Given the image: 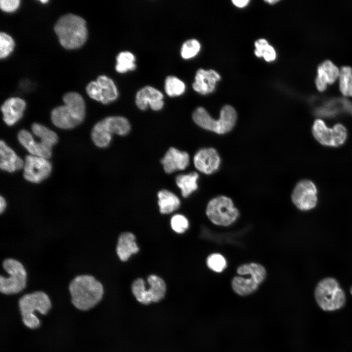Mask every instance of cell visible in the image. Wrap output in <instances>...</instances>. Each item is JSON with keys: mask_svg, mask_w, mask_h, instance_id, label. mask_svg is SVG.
Listing matches in <instances>:
<instances>
[{"mask_svg": "<svg viewBox=\"0 0 352 352\" xmlns=\"http://www.w3.org/2000/svg\"><path fill=\"white\" fill-rule=\"evenodd\" d=\"M68 289L73 306L87 311L93 308L102 300L104 288L102 284L92 275L76 276L70 283Z\"/></svg>", "mask_w": 352, "mask_h": 352, "instance_id": "obj_1", "label": "cell"}, {"mask_svg": "<svg viewBox=\"0 0 352 352\" xmlns=\"http://www.w3.org/2000/svg\"><path fill=\"white\" fill-rule=\"evenodd\" d=\"M65 105L54 109L51 118L53 124L63 129H70L79 125L86 114L85 101L81 95L75 92L65 94L63 98Z\"/></svg>", "mask_w": 352, "mask_h": 352, "instance_id": "obj_2", "label": "cell"}, {"mask_svg": "<svg viewBox=\"0 0 352 352\" xmlns=\"http://www.w3.org/2000/svg\"><path fill=\"white\" fill-rule=\"evenodd\" d=\"M54 30L61 45L68 49L80 47L87 37L85 21L72 14L61 17L56 22Z\"/></svg>", "mask_w": 352, "mask_h": 352, "instance_id": "obj_3", "label": "cell"}, {"mask_svg": "<svg viewBox=\"0 0 352 352\" xmlns=\"http://www.w3.org/2000/svg\"><path fill=\"white\" fill-rule=\"evenodd\" d=\"M236 271L240 276L234 277L231 284L233 290L240 296H247L254 293L266 276L265 267L257 263L241 264Z\"/></svg>", "mask_w": 352, "mask_h": 352, "instance_id": "obj_4", "label": "cell"}, {"mask_svg": "<svg viewBox=\"0 0 352 352\" xmlns=\"http://www.w3.org/2000/svg\"><path fill=\"white\" fill-rule=\"evenodd\" d=\"M18 306L24 326L30 329H36L39 328L41 322L35 314V312L46 315L51 308V303L47 294L36 291L23 295L19 300Z\"/></svg>", "mask_w": 352, "mask_h": 352, "instance_id": "obj_5", "label": "cell"}, {"mask_svg": "<svg viewBox=\"0 0 352 352\" xmlns=\"http://www.w3.org/2000/svg\"><path fill=\"white\" fill-rule=\"evenodd\" d=\"M192 118L195 123L201 128L218 134H224L234 127L237 114L233 107L225 105L220 111L219 118L215 119L204 108L200 107L194 110Z\"/></svg>", "mask_w": 352, "mask_h": 352, "instance_id": "obj_6", "label": "cell"}, {"mask_svg": "<svg viewBox=\"0 0 352 352\" xmlns=\"http://www.w3.org/2000/svg\"><path fill=\"white\" fill-rule=\"evenodd\" d=\"M315 298L324 310L332 311L342 308L345 303V295L337 281L332 278L322 280L315 289Z\"/></svg>", "mask_w": 352, "mask_h": 352, "instance_id": "obj_7", "label": "cell"}, {"mask_svg": "<svg viewBox=\"0 0 352 352\" xmlns=\"http://www.w3.org/2000/svg\"><path fill=\"white\" fill-rule=\"evenodd\" d=\"M206 215L215 225L227 227L236 221L240 213L231 198L225 196H220L208 202Z\"/></svg>", "mask_w": 352, "mask_h": 352, "instance_id": "obj_8", "label": "cell"}, {"mask_svg": "<svg viewBox=\"0 0 352 352\" xmlns=\"http://www.w3.org/2000/svg\"><path fill=\"white\" fill-rule=\"evenodd\" d=\"M8 277H0V291L5 295L18 293L26 286L27 273L22 264L17 260L8 258L2 262Z\"/></svg>", "mask_w": 352, "mask_h": 352, "instance_id": "obj_9", "label": "cell"}, {"mask_svg": "<svg viewBox=\"0 0 352 352\" xmlns=\"http://www.w3.org/2000/svg\"><path fill=\"white\" fill-rule=\"evenodd\" d=\"M312 133L319 143L329 146H340L344 143L347 138L346 129L342 124H337L333 128H329L321 119L314 121Z\"/></svg>", "mask_w": 352, "mask_h": 352, "instance_id": "obj_10", "label": "cell"}, {"mask_svg": "<svg viewBox=\"0 0 352 352\" xmlns=\"http://www.w3.org/2000/svg\"><path fill=\"white\" fill-rule=\"evenodd\" d=\"M86 90L90 98L104 104L115 100L118 96L114 82L106 75H100L96 81L89 83Z\"/></svg>", "mask_w": 352, "mask_h": 352, "instance_id": "obj_11", "label": "cell"}, {"mask_svg": "<svg viewBox=\"0 0 352 352\" xmlns=\"http://www.w3.org/2000/svg\"><path fill=\"white\" fill-rule=\"evenodd\" d=\"M23 168L24 178L31 182L38 183L48 177L52 166L46 158L28 155L25 157Z\"/></svg>", "mask_w": 352, "mask_h": 352, "instance_id": "obj_12", "label": "cell"}, {"mask_svg": "<svg viewBox=\"0 0 352 352\" xmlns=\"http://www.w3.org/2000/svg\"><path fill=\"white\" fill-rule=\"evenodd\" d=\"M291 200L295 206L301 210H308L314 208L317 201L315 185L308 180L300 181L293 189Z\"/></svg>", "mask_w": 352, "mask_h": 352, "instance_id": "obj_13", "label": "cell"}, {"mask_svg": "<svg viewBox=\"0 0 352 352\" xmlns=\"http://www.w3.org/2000/svg\"><path fill=\"white\" fill-rule=\"evenodd\" d=\"M94 128L106 137L111 139L112 134L119 135L128 134L131 130V125L125 117L115 116L103 119L96 124Z\"/></svg>", "mask_w": 352, "mask_h": 352, "instance_id": "obj_14", "label": "cell"}, {"mask_svg": "<svg viewBox=\"0 0 352 352\" xmlns=\"http://www.w3.org/2000/svg\"><path fill=\"white\" fill-rule=\"evenodd\" d=\"M163 93L157 88L146 86L140 89L135 95V102L141 110H146L148 106L154 110H161L164 106Z\"/></svg>", "mask_w": 352, "mask_h": 352, "instance_id": "obj_15", "label": "cell"}, {"mask_svg": "<svg viewBox=\"0 0 352 352\" xmlns=\"http://www.w3.org/2000/svg\"><path fill=\"white\" fill-rule=\"evenodd\" d=\"M193 161L198 170L205 174L209 175L219 169L220 158L217 151L214 148H203L196 153Z\"/></svg>", "mask_w": 352, "mask_h": 352, "instance_id": "obj_16", "label": "cell"}, {"mask_svg": "<svg viewBox=\"0 0 352 352\" xmlns=\"http://www.w3.org/2000/svg\"><path fill=\"white\" fill-rule=\"evenodd\" d=\"M189 155L185 152L171 147L161 160V163L166 173L171 174L176 171L183 170L189 165Z\"/></svg>", "mask_w": 352, "mask_h": 352, "instance_id": "obj_17", "label": "cell"}, {"mask_svg": "<svg viewBox=\"0 0 352 352\" xmlns=\"http://www.w3.org/2000/svg\"><path fill=\"white\" fill-rule=\"evenodd\" d=\"M220 79L219 74L216 71L199 68L196 72L192 87L196 91L200 94H209L214 90L216 83Z\"/></svg>", "mask_w": 352, "mask_h": 352, "instance_id": "obj_18", "label": "cell"}, {"mask_svg": "<svg viewBox=\"0 0 352 352\" xmlns=\"http://www.w3.org/2000/svg\"><path fill=\"white\" fill-rule=\"evenodd\" d=\"M26 104L19 97H12L7 99L1 107L3 119L8 126L17 123L22 116Z\"/></svg>", "mask_w": 352, "mask_h": 352, "instance_id": "obj_19", "label": "cell"}, {"mask_svg": "<svg viewBox=\"0 0 352 352\" xmlns=\"http://www.w3.org/2000/svg\"><path fill=\"white\" fill-rule=\"evenodd\" d=\"M20 143L31 154V155L49 158L51 156L52 148L42 143L34 141L29 132L25 130H21L18 134Z\"/></svg>", "mask_w": 352, "mask_h": 352, "instance_id": "obj_20", "label": "cell"}, {"mask_svg": "<svg viewBox=\"0 0 352 352\" xmlns=\"http://www.w3.org/2000/svg\"><path fill=\"white\" fill-rule=\"evenodd\" d=\"M340 70L330 61L326 60L317 68L315 85L320 91H324L327 84H331L339 77Z\"/></svg>", "mask_w": 352, "mask_h": 352, "instance_id": "obj_21", "label": "cell"}, {"mask_svg": "<svg viewBox=\"0 0 352 352\" xmlns=\"http://www.w3.org/2000/svg\"><path fill=\"white\" fill-rule=\"evenodd\" d=\"M24 162L5 143L0 142V167L3 171L14 172L24 167Z\"/></svg>", "mask_w": 352, "mask_h": 352, "instance_id": "obj_22", "label": "cell"}, {"mask_svg": "<svg viewBox=\"0 0 352 352\" xmlns=\"http://www.w3.org/2000/svg\"><path fill=\"white\" fill-rule=\"evenodd\" d=\"M138 251L139 248L135 242V237L132 233L126 232L120 235L116 252L121 261H126L132 254Z\"/></svg>", "mask_w": 352, "mask_h": 352, "instance_id": "obj_23", "label": "cell"}, {"mask_svg": "<svg viewBox=\"0 0 352 352\" xmlns=\"http://www.w3.org/2000/svg\"><path fill=\"white\" fill-rule=\"evenodd\" d=\"M158 204L160 212L163 214H170L178 208L180 201L178 198L173 193L162 190L158 194Z\"/></svg>", "mask_w": 352, "mask_h": 352, "instance_id": "obj_24", "label": "cell"}, {"mask_svg": "<svg viewBox=\"0 0 352 352\" xmlns=\"http://www.w3.org/2000/svg\"><path fill=\"white\" fill-rule=\"evenodd\" d=\"M149 287L147 288V293L151 303L157 302L164 297L166 286L160 277L155 275L149 276L147 279Z\"/></svg>", "mask_w": 352, "mask_h": 352, "instance_id": "obj_25", "label": "cell"}, {"mask_svg": "<svg viewBox=\"0 0 352 352\" xmlns=\"http://www.w3.org/2000/svg\"><path fill=\"white\" fill-rule=\"evenodd\" d=\"M198 175L196 172L177 176L176 181L177 186L181 189L182 196L184 198L189 196L198 188L197 180Z\"/></svg>", "mask_w": 352, "mask_h": 352, "instance_id": "obj_26", "label": "cell"}, {"mask_svg": "<svg viewBox=\"0 0 352 352\" xmlns=\"http://www.w3.org/2000/svg\"><path fill=\"white\" fill-rule=\"evenodd\" d=\"M116 60L115 69L119 73H124L136 68L135 57L130 51L120 52L117 55Z\"/></svg>", "mask_w": 352, "mask_h": 352, "instance_id": "obj_27", "label": "cell"}, {"mask_svg": "<svg viewBox=\"0 0 352 352\" xmlns=\"http://www.w3.org/2000/svg\"><path fill=\"white\" fill-rule=\"evenodd\" d=\"M31 128L33 132L41 139L42 143L52 148L57 142L58 138L56 133L46 127L34 123Z\"/></svg>", "mask_w": 352, "mask_h": 352, "instance_id": "obj_28", "label": "cell"}, {"mask_svg": "<svg viewBox=\"0 0 352 352\" xmlns=\"http://www.w3.org/2000/svg\"><path fill=\"white\" fill-rule=\"evenodd\" d=\"M185 84L178 77L170 75L165 80L164 89L166 94L170 97L178 96L185 90Z\"/></svg>", "mask_w": 352, "mask_h": 352, "instance_id": "obj_29", "label": "cell"}, {"mask_svg": "<svg viewBox=\"0 0 352 352\" xmlns=\"http://www.w3.org/2000/svg\"><path fill=\"white\" fill-rule=\"evenodd\" d=\"M339 88L342 94L346 96H352V69L343 66L340 70Z\"/></svg>", "mask_w": 352, "mask_h": 352, "instance_id": "obj_30", "label": "cell"}, {"mask_svg": "<svg viewBox=\"0 0 352 352\" xmlns=\"http://www.w3.org/2000/svg\"><path fill=\"white\" fill-rule=\"evenodd\" d=\"M255 54L258 57H263L267 62H271L276 59V53L274 48L269 45L264 39H260L255 43Z\"/></svg>", "mask_w": 352, "mask_h": 352, "instance_id": "obj_31", "label": "cell"}, {"mask_svg": "<svg viewBox=\"0 0 352 352\" xmlns=\"http://www.w3.org/2000/svg\"><path fill=\"white\" fill-rule=\"evenodd\" d=\"M132 293L136 300L143 304L151 303L145 281L141 278L135 280L132 286Z\"/></svg>", "mask_w": 352, "mask_h": 352, "instance_id": "obj_32", "label": "cell"}, {"mask_svg": "<svg viewBox=\"0 0 352 352\" xmlns=\"http://www.w3.org/2000/svg\"><path fill=\"white\" fill-rule=\"evenodd\" d=\"M206 264L209 269L217 273L222 272L227 266L226 259L219 253H214L209 255Z\"/></svg>", "mask_w": 352, "mask_h": 352, "instance_id": "obj_33", "label": "cell"}, {"mask_svg": "<svg viewBox=\"0 0 352 352\" xmlns=\"http://www.w3.org/2000/svg\"><path fill=\"white\" fill-rule=\"evenodd\" d=\"M200 44L196 39H191L185 41L180 49V54L184 59H189L195 57L199 51Z\"/></svg>", "mask_w": 352, "mask_h": 352, "instance_id": "obj_34", "label": "cell"}, {"mask_svg": "<svg viewBox=\"0 0 352 352\" xmlns=\"http://www.w3.org/2000/svg\"><path fill=\"white\" fill-rule=\"evenodd\" d=\"M14 46V42L12 37L4 32L0 34V57H7L12 52Z\"/></svg>", "mask_w": 352, "mask_h": 352, "instance_id": "obj_35", "label": "cell"}, {"mask_svg": "<svg viewBox=\"0 0 352 352\" xmlns=\"http://www.w3.org/2000/svg\"><path fill=\"white\" fill-rule=\"evenodd\" d=\"M171 225L174 231L177 233H182L188 228L189 222L184 216L176 214L172 217Z\"/></svg>", "mask_w": 352, "mask_h": 352, "instance_id": "obj_36", "label": "cell"}, {"mask_svg": "<svg viewBox=\"0 0 352 352\" xmlns=\"http://www.w3.org/2000/svg\"><path fill=\"white\" fill-rule=\"evenodd\" d=\"M19 0H0L1 9L6 12H12L16 10L19 6Z\"/></svg>", "mask_w": 352, "mask_h": 352, "instance_id": "obj_37", "label": "cell"}, {"mask_svg": "<svg viewBox=\"0 0 352 352\" xmlns=\"http://www.w3.org/2000/svg\"><path fill=\"white\" fill-rule=\"evenodd\" d=\"M234 5L238 7H243L249 2L248 0H232Z\"/></svg>", "mask_w": 352, "mask_h": 352, "instance_id": "obj_38", "label": "cell"}, {"mask_svg": "<svg viewBox=\"0 0 352 352\" xmlns=\"http://www.w3.org/2000/svg\"><path fill=\"white\" fill-rule=\"evenodd\" d=\"M6 207V202L4 198L1 196L0 198V213L2 214Z\"/></svg>", "mask_w": 352, "mask_h": 352, "instance_id": "obj_39", "label": "cell"}, {"mask_svg": "<svg viewBox=\"0 0 352 352\" xmlns=\"http://www.w3.org/2000/svg\"><path fill=\"white\" fill-rule=\"evenodd\" d=\"M265 1H266L267 2H268V3H269L272 4V3H275V2H278V0H265Z\"/></svg>", "mask_w": 352, "mask_h": 352, "instance_id": "obj_40", "label": "cell"}, {"mask_svg": "<svg viewBox=\"0 0 352 352\" xmlns=\"http://www.w3.org/2000/svg\"><path fill=\"white\" fill-rule=\"evenodd\" d=\"M41 1L42 2H43V3H45V2H47V0H41Z\"/></svg>", "mask_w": 352, "mask_h": 352, "instance_id": "obj_41", "label": "cell"}, {"mask_svg": "<svg viewBox=\"0 0 352 352\" xmlns=\"http://www.w3.org/2000/svg\"><path fill=\"white\" fill-rule=\"evenodd\" d=\"M350 291H351V293L352 295V286L351 287V289H350Z\"/></svg>", "mask_w": 352, "mask_h": 352, "instance_id": "obj_42", "label": "cell"}]
</instances>
